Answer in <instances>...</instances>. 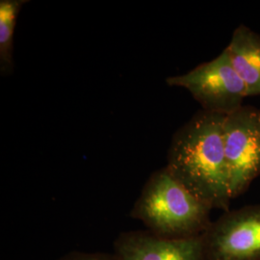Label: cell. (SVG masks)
Returning a JSON list of instances; mask_svg holds the SVG:
<instances>
[{
	"mask_svg": "<svg viewBox=\"0 0 260 260\" xmlns=\"http://www.w3.org/2000/svg\"><path fill=\"white\" fill-rule=\"evenodd\" d=\"M223 145L232 199L245 193L260 176V110L243 105L225 116Z\"/></svg>",
	"mask_w": 260,
	"mask_h": 260,
	"instance_id": "4",
	"label": "cell"
},
{
	"mask_svg": "<svg viewBox=\"0 0 260 260\" xmlns=\"http://www.w3.org/2000/svg\"><path fill=\"white\" fill-rule=\"evenodd\" d=\"M211 210L164 167L149 177L130 216L158 236L190 238L208 230Z\"/></svg>",
	"mask_w": 260,
	"mask_h": 260,
	"instance_id": "2",
	"label": "cell"
},
{
	"mask_svg": "<svg viewBox=\"0 0 260 260\" xmlns=\"http://www.w3.org/2000/svg\"><path fill=\"white\" fill-rule=\"evenodd\" d=\"M26 0L0 1V73L4 76L14 72V35L20 10Z\"/></svg>",
	"mask_w": 260,
	"mask_h": 260,
	"instance_id": "8",
	"label": "cell"
},
{
	"mask_svg": "<svg viewBox=\"0 0 260 260\" xmlns=\"http://www.w3.org/2000/svg\"><path fill=\"white\" fill-rule=\"evenodd\" d=\"M225 48L235 72L247 88L248 96L260 95V34L239 25Z\"/></svg>",
	"mask_w": 260,
	"mask_h": 260,
	"instance_id": "7",
	"label": "cell"
},
{
	"mask_svg": "<svg viewBox=\"0 0 260 260\" xmlns=\"http://www.w3.org/2000/svg\"><path fill=\"white\" fill-rule=\"evenodd\" d=\"M166 83L187 90L203 110L224 116L240 109L248 98L247 88L235 72L226 48L213 60L186 74L168 77Z\"/></svg>",
	"mask_w": 260,
	"mask_h": 260,
	"instance_id": "3",
	"label": "cell"
},
{
	"mask_svg": "<svg viewBox=\"0 0 260 260\" xmlns=\"http://www.w3.org/2000/svg\"><path fill=\"white\" fill-rule=\"evenodd\" d=\"M59 260H120L115 253L72 251Z\"/></svg>",
	"mask_w": 260,
	"mask_h": 260,
	"instance_id": "9",
	"label": "cell"
},
{
	"mask_svg": "<svg viewBox=\"0 0 260 260\" xmlns=\"http://www.w3.org/2000/svg\"><path fill=\"white\" fill-rule=\"evenodd\" d=\"M224 115L205 110L174 134L166 169L211 209L229 211L231 181L223 145Z\"/></svg>",
	"mask_w": 260,
	"mask_h": 260,
	"instance_id": "1",
	"label": "cell"
},
{
	"mask_svg": "<svg viewBox=\"0 0 260 260\" xmlns=\"http://www.w3.org/2000/svg\"><path fill=\"white\" fill-rule=\"evenodd\" d=\"M203 238L207 260H260V205L225 211Z\"/></svg>",
	"mask_w": 260,
	"mask_h": 260,
	"instance_id": "5",
	"label": "cell"
},
{
	"mask_svg": "<svg viewBox=\"0 0 260 260\" xmlns=\"http://www.w3.org/2000/svg\"><path fill=\"white\" fill-rule=\"evenodd\" d=\"M120 260H207L203 235L165 238L149 231L122 233L114 243Z\"/></svg>",
	"mask_w": 260,
	"mask_h": 260,
	"instance_id": "6",
	"label": "cell"
}]
</instances>
